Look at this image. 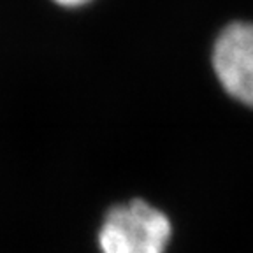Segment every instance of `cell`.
Returning a JSON list of instances; mask_svg holds the SVG:
<instances>
[{
	"label": "cell",
	"mask_w": 253,
	"mask_h": 253,
	"mask_svg": "<svg viewBox=\"0 0 253 253\" xmlns=\"http://www.w3.org/2000/svg\"><path fill=\"white\" fill-rule=\"evenodd\" d=\"M172 223L162 210L142 199L113 206L100 223V253H167Z\"/></svg>",
	"instance_id": "6da1fadb"
},
{
	"label": "cell",
	"mask_w": 253,
	"mask_h": 253,
	"mask_svg": "<svg viewBox=\"0 0 253 253\" xmlns=\"http://www.w3.org/2000/svg\"><path fill=\"white\" fill-rule=\"evenodd\" d=\"M211 62L225 93L253 107V23L227 25L214 41Z\"/></svg>",
	"instance_id": "7a4b0ae2"
},
{
	"label": "cell",
	"mask_w": 253,
	"mask_h": 253,
	"mask_svg": "<svg viewBox=\"0 0 253 253\" xmlns=\"http://www.w3.org/2000/svg\"><path fill=\"white\" fill-rule=\"evenodd\" d=\"M51 2H55L56 5L65 7V9H78V7H83V5L90 4L91 0H51Z\"/></svg>",
	"instance_id": "3957f363"
}]
</instances>
